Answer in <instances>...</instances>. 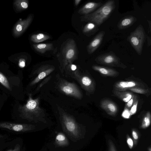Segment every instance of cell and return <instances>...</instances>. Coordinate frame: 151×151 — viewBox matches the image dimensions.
I'll list each match as a JSON object with an SVG mask.
<instances>
[{"mask_svg":"<svg viewBox=\"0 0 151 151\" xmlns=\"http://www.w3.org/2000/svg\"><path fill=\"white\" fill-rule=\"evenodd\" d=\"M81 1V0H75V4L76 6H77Z\"/></svg>","mask_w":151,"mask_h":151,"instance_id":"38","label":"cell"},{"mask_svg":"<svg viewBox=\"0 0 151 151\" xmlns=\"http://www.w3.org/2000/svg\"><path fill=\"white\" fill-rule=\"evenodd\" d=\"M138 102V100L137 99L130 108L129 111L131 116L135 114L136 112Z\"/></svg>","mask_w":151,"mask_h":151,"instance_id":"28","label":"cell"},{"mask_svg":"<svg viewBox=\"0 0 151 151\" xmlns=\"http://www.w3.org/2000/svg\"><path fill=\"white\" fill-rule=\"evenodd\" d=\"M132 136L134 140V143L136 144L137 140L139 138V135L135 129H133L132 132Z\"/></svg>","mask_w":151,"mask_h":151,"instance_id":"31","label":"cell"},{"mask_svg":"<svg viewBox=\"0 0 151 151\" xmlns=\"http://www.w3.org/2000/svg\"><path fill=\"white\" fill-rule=\"evenodd\" d=\"M19 65L21 68H23L25 66V62L24 60H21L19 61Z\"/></svg>","mask_w":151,"mask_h":151,"instance_id":"35","label":"cell"},{"mask_svg":"<svg viewBox=\"0 0 151 151\" xmlns=\"http://www.w3.org/2000/svg\"><path fill=\"white\" fill-rule=\"evenodd\" d=\"M128 90H130L134 93L145 95L148 94L150 91L148 89H145L139 87L131 88L129 89Z\"/></svg>","mask_w":151,"mask_h":151,"instance_id":"25","label":"cell"},{"mask_svg":"<svg viewBox=\"0 0 151 151\" xmlns=\"http://www.w3.org/2000/svg\"><path fill=\"white\" fill-rule=\"evenodd\" d=\"M127 142L130 149L132 148L134 145V142L132 139L128 135L127 136Z\"/></svg>","mask_w":151,"mask_h":151,"instance_id":"30","label":"cell"},{"mask_svg":"<svg viewBox=\"0 0 151 151\" xmlns=\"http://www.w3.org/2000/svg\"><path fill=\"white\" fill-rule=\"evenodd\" d=\"M0 137H1V136H0Z\"/></svg>","mask_w":151,"mask_h":151,"instance_id":"41","label":"cell"},{"mask_svg":"<svg viewBox=\"0 0 151 151\" xmlns=\"http://www.w3.org/2000/svg\"><path fill=\"white\" fill-rule=\"evenodd\" d=\"M102 4H103L101 2H88L78 10V13L83 15L91 13L96 10Z\"/></svg>","mask_w":151,"mask_h":151,"instance_id":"15","label":"cell"},{"mask_svg":"<svg viewBox=\"0 0 151 151\" xmlns=\"http://www.w3.org/2000/svg\"><path fill=\"white\" fill-rule=\"evenodd\" d=\"M99 27L94 23L88 22L84 26L82 31L86 36H91L94 34L99 30Z\"/></svg>","mask_w":151,"mask_h":151,"instance_id":"18","label":"cell"},{"mask_svg":"<svg viewBox=\"0 0 151 151\" xmlns=\"http://www.w3.org/2000/svg\"><path fill=\"white\" fill-rule=\"evenodd\" d=\"M115 7L114 0H108L93 12L81 16V20L93 23L99 27L110 17Z\"/></svg>","mask_w":151,"mask_h":151,"instance_id":"2","label":"cell"},{"mask_svg":"<svg viewBox=\"0 0 151 151\" xmlns=\"http://www.w3.org/2000/svg\"><path fill=\"white\" fill-rule=\"evenodd\" d=\"M122 115V117L125 119H129L131 116L129 109L125 107L124 110L123 112Z\"/></svg>","mask_w":151,"mask_h":151,"instance_id":"29","label":"cell"},{"mask_svg":"<svg viewBox=\"0 0 151 151\" xmlns=\"http://www.w3.org/2000/svg\"><path fill=\"white\" fill-rule=\"evenodd\" d=\"M114 94L117 97L125 102H127L132 98L134 94L129 91H118L114 90Z\"/></svg>","mask_w":151,"mask_h":151,"instance_id":"19","label":"cell"},{"mask_svg":"<svg viewBox=\"0 0 151 151\" xmlns=\"http://www.w3.org/2000/svg\"><path fill=\"white\" fill-rule=\"evenodd\" d=\"M55 68L54 66L49 65H44L40 67L38 70L37 76L31 82L30 86H32L37 83L51 73Z\"/></svg>","mask_w":151,"mask_h":151,"instance_id":"13","label":"cell"},{"mask_svg":"<svg viewBox=\"0 0 151 151\" xmlns=\"http://www.w3.org/2000/svg\"><path fill=\"white\" fill-rule=\"evenodd\" d=\"M148 21V22L149 25V32H150V33H151V21L150 20H147Z\"/></svg>","mask_w":151,"mask_h":151,"instance_id":"39","label":"cell"},{"mask_svg":"<svg viewBox=\"0 0 151 151\" xmlns=\"http://www.w3.org/2000/svg\"><path fill=\"white\" fill-rule=\"evenodd\" d=\"M61 121L63 129L68 134L74 138H79L81 135L79 127L71 116L63 113L61 115Z\"/></svg>","mask_w":151,"mask_h":151,"instance_id":"4","label":"cell"},{"mask_svg":"<svg viewBox=\"0 0 151 151\" xmlns=\"http://www.w3.org/2000/svg\"><path fill=\"white\" fill-rule=\"evenodd\" d=\"M146 39V35L144 29L141 24L139 25L127 37V41L137 54L140 55Z\"/></svg>","mask_w":151,"mask_h":151,"instance_id":"3","label":"cell"},{"mask_svg":"<svg viewBox=\"0 0 151 151\" xmlns=\"http://www.w3.org/2000/svg\"><path fill=\"white\" fill-rule=\"evenodd\" d=\"M14 4L16 9L19 11L27 9L29 6V2L27 0H15Z\"/></svg>","mask_w":151,"mask_h":151,"instance_id":"23","label":"cell"},{"mask_svg":"<svg viewBox=\"0 0 151 151\" xmlns=\"http://www.w3.org/2000/svg\"><path fill=\"white\" fill-rule=\"evenodd\" d=\"M136 87L144 88V86L142 83L135 81H120L115 84L114 88L117 91H125L130 88Z\"/></svg>","mask_w":151,"mask_h":151,"instance_id":"11","label":"cell"},{"mask_svg":"<svg viewBox=\"0 0 151 151\" xmlns=\"http://www.w3.org/2000/svg\"><path fill=\"white\" fill-rule=\"evenodd\" d=\"M137 20V19L134 16H125L119 21L117 25V27L120 30L126 29L132 26Z\"/></svg>","mask_w":151,"mask_h":151,"instance_id":"17","label":"cell"},{"mask_svg":"<svg viewBox=\"0 0 151 151\" xmlns=\"http://www.w3.org/2000/svg\"><path fill=\"white\" fill-rule=\"evenodd\" d=\"M98 63L124 69L127 66L121 62L120 58L112 51L99 55L95 59Z\"/></svg>","mask_w":151,"mask_h":151,"instance_id":"5","label":"cell"},{"mask_svg":"<svg viewBox=\"0 0 151 151\" xmlns=\"http://www.w3.org/2000/svg\"><path fill=\"white\" fill-rule=\"evenodd\" d=\"M50 76H49L46 78H45L42 82L38 86L37 88L36 91L38 90L45 83H46L51 78Z\"/></svg>","mask_w":151,"mask_h":151,"instance_id":"33","label":"cell"},{"mask_svg":"<svg viewBox=\"0 0 151 151\" xmlns=\"http://www.w3.org/2000/svg\"><path fill=\"white\" fill-rule=\"evenodd\" d=\"M18 110L23 119L35 122H46L44 110L39 106V98L33 99L31 93L29 94L27 103L20 106Z\"/></svg>","mask_w":151,"mask_h":151,"instance_id":"1","label":"cell"},{"mask_svg":"<svg viewBox=\"0 0 151 151\" xmlns=\"http://www.w3.org/2000/svg\"><path fill=\"white\" fill-rule=\"evenodd\" d=\"M0 128L19 132H25L34 129L35 125L24 124H16L8 122H0Z\"/></svg>","mask_w":151,"mask_h":151,"instance_id":"8","label":"cell"},{"mask_svg":"<svg viewBox=\"0 0 151 151\" xmlns=\"http://www.w3.org/2000/svg\"><path fill=\"white\" fill-rule=\"evenodd\" d=\"M146 39L147 40L148 46H150L151 45V38L150 36H149L148 35H146Z\"/></svg>","mask_w":151,"mask_h":151,"instance_id":"34","label":"cell"},{"mask_svg":"<svg viewBox=\"0 0 151 151\" xmlns=\"http://www.w3.org/2000/svg\"><path fill=\"white\" fill-rule=\"evenodd\" d=\"M0 83L9 90H11V87L9 81L6 76L0 72Z\"/></svg>","mask_w":151,"mask_h":151,"instance_id":"26","label":"cell"},{"mask_svg":"<svg viewBox=\"0 0 151 151\" xmlns=\"http://www.w3.org/2000/svg\"><path fill=\"white\" fill-rule=\"evenodd\" d=\"M62 53L64 68L68 64H71L77 59V51L75 41L73 39L69 40L64 47Z\"/></svg>","mask_w":151,"mask_h":151,"instance_id":"6","label":"cell"},{"mask_svg":"<svg viewBox=\"0 0 151 151\" xmlns=\"http://www.w3.org/2000/svg\"><path fill=\"white\" fill-rule=\"evenodd\" d=\"M55 142L58 146L64 147L69 145V141L67 137L62 132H58L56 135Z\"/></svg>","mask_w":151,"mask_h":151,"instance_id":"20","label":"cell"},{"mask_svg":"<svg viewBox=\"0 0 151 151\" xmlns=\"http://www.w3.org/2000/svg\"><path fill=\"white\" fill-rule=\"evenodd\" d=\"M59 88L63 93L78 99H81L82 94L79 89L73 83L65 81H62L59 85Z\"/></svg>","mask_w":151,"mask_h":151,"instance_id":"7","label":"cell"},{"mask_svg":"<svg viewBox=\"0 0 151 151\" xmlns=\"http://www.w3.org/2000/svg\"><path fill=\"white\" fill-rule=\"evenodd\" d=\"M70 68L71 69L73 70H75L76 68L77 67L76 66L74 65L73 64H71L70 66Z\"/></svg>","mask_w":151,"mask_h":151,"instance_id":"37","label":"cell"},{"mask_svg":"<svg viewBox=\"0 0 151 151\" xmlns=\"http://www.w3.org/2000/svg\"><path fill=\"white\" fill-rule=\"evenodd\" d=\"M149 151H151V148L150 147L148 148Z\"/></svg>","mask_w":151,"mask_h":151,"instance_id":"40","label":"cell"},{"mask_svg":"<svg viewBox=\"0 0 151 151\" xmlns=\"http://www.w3.org/2000/svg\"><path fill=\"white\" fill-rule=\"evenodd\" d=\"M50 38L49 35L42 33H40L32 35L30 39L32 42L38 43L45 41Z\"/></svg>","mask_w":151,"mask_h":151,"instance_id":"22","label":"cell"},{"mask_svg":"<svg viewBox=\"0 0 151 151\" xmlns=\"http://www.w3.org/2000/svg\"><path fill=\"white\" fill-rule=\"evenodd\" d=\"M109 149L108 151H116L115 146L112 141L110 139L108 141Z\"/></svg>","mask_w":151,"mask_h":151,"instance_id":"32","label":"cell"},{"mask_svg":"<svg viewBox=\"0 0 151 151\" xmlns=\"http://www.w3.org/2000/svg\"><path fill=\"white\" fill-rule=\"evenodd\" d=\"M151 116L150 112L148 111L143 118L141 125V127L145 129L148 127L151 123Z\"/></svg>","mask_w":151,"mask_h":151,"instance_id":"24","label":"cell"},{"mask_svg":"<svg viewBox=\"0 0 151 151\" xmlns=\"http://www.w3.org/2000/svg\"><path fill=\"white\" fill-rule=\"evenodd\" d=\"M101 108L109 115L114 116L117 113L118 108L116 105L109 99H104L100 102Z\"/></svg>","mask_w":151,"mask_h":151,"instance_id":"14","label":"cell"},{"mask_svg":"<svg viewBox=\"0 0 151 151\" xmlns=\"http://www.w3.org/2000/svg\"><path fill=\"white\" fill-rule=\"evenodd\" d=\"M137 99V95L134 94L132 98L126 103L125 107L129 109Z\"/></svg>","mask_w":151,"mask_h":151,"instance_id":"27","label":"cell"},{"mask_svg":"<svg viewBox=\"0 0 151 151\" xmlns=\"http://www.w3.org/2000/svg\"><path fill=\"white\" fill-rule=\"evenodd\" d=\"M105 34L104 31L99 32L93 38L87 47V50L89 54L93 53L100 46Z\"/></svg>","mask_w":151,"mask_h":151,"instance_id":"12","label":"cell"},{"mask_svg":"<svg viewBox=\"0 0 151 151\" xmlns=\"http://www.w3.org/2000/svg\"><path fill=\"white\" fill-rule=\"evenodd\" d=\"M92 69L104 76L111 77H116L119 74V73L114 69L102 66L93 65Z\"/></svg>","mask_w":151,"mask_h":151,"instance_id":"16","label":"cell"},{"mask_svg":"<svg viewBox=\"0 0 151 151\" xmlns=\"http://www.w3.org/2000/svg\"><path fill=\"white\" fill-rule=\"evenodd\" d=\"M20 146L19 145H17L15 147L14 149L12 150H10L9 151H20Z\"/></svg>","mask_w":151,"mask_h":151,"instance_id":"36","label":"cell"},{"mask_svg":"<svg viewBox=\"0 0 151 151\" xmlns=\"http://www.w3.org/2000/svg\"><path fill=\"white\" fill-rule=\"evenodd\" d=\"M33 19V15L30 14L25 19L18 21L13 28L14 35L16 37L21 35L30 25Z\"/></svg>","mask_w":151,"mask_h":151,"instance_id":"9","label":"cell"},{"mask_svg":"<svg viewBox=\"0 0 151 151\" xmlns=\"http://www.w3.org/2000/svg\"><path fill=\"white\" fill-rule=\"evenodd\" d=\"M76 78L78 79L83 88L85 90L90 93H93L95 89V84L93 80L89 77L81 76L75 73Z\"/></svg>","mask_w":151,"mask_h":151,"instance_id":"10","label":"cell"},{"mask_svg":"<svg viewBox=\"0 0 151 151\" xmlns=\"http://www.w3.org/2000/svg\"><path fill=\"white\" fill-rule=\"evenodd\" d=\"M35 50L41 53H44L47 51L50 50L53 48L52 43H42L33 45Z\"/></svg>","mask_w":151,"mask_h":151,"instance_id":"21","label":"cell"}]
</instances>
